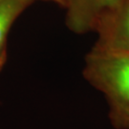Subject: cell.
Here are the masks:
<instances>
[{
	"mask_svg": "<svg viewBox=\"0 0 129 129\" xmlns=\"http://www.w3.org/2000/svg\"><path fill=\"white\" fill-rule=\"evenodd\" d=\"M83 77L104 96L116 129H129V51L95 47L85 58Z\"/></svg>",
	"mask_w": 129,
	"mask_h": 129,
	"instance_id": "6da1fadb",
	"label": "cell"
},
{
	"mask_svg": "<svg viewBox=\"0 0 129 129\" xmlns=\"http://www.w3.org/2000/svg\"><path fill=\"white\" fill-rule=\"evenodd\" d=\"M122 2L123 0H67V25L77 34L87 33L96 29Z\"/></svg>",
	"mask_w": 129,
	"mask_h": 129,
	"instance_id": "7a4b0ae2",
	"label": "cell"
},
{
	"mask_svg": "<svg viewBox=\"0 0 129 129\" xmlns=\"http://www.w3.org/2000/svg\"><path fill=\"white\" fill-rule=\"evenodd\" d=\"M97 28L102 32L97 47L129 51V0L106 15Z\"/></svg>",
	"mask_w": 129,
	"mask_h": 129,
	"instance_id": "3957f363",
	"label": "cell"
},
{
	"mask_svg": "<svg viewBox=\"0 0 129 129\" xmlns=\"http://www.w3.org/2000/svg\"><path fill=\"white\" fill-rule=\"evenodd\" d=\"M35 0H0V73L6 60V43L11 28Z\"/></svg>",
	"mask_w": 129,
	"mask_h": 129,
	"instance_id": "277c9868",
	"label": "cell"
},
{
	"mask_svg": "<svg viewBox=\"0 0 129 129\" xmlns=\"http://www.w3.org/2000/svg\"><path fill=\"white\" fill-rule=\"evenodd\" d=\"M47 1H53V2H56V3H58V4H61V5H63V6H65L67 0H47Z\"/></svg>",
	"mask_w": 129,
	"mask_h": 129,
	"instance_id": "5b68a950",
	"label": "cell"
}]
</instances>
